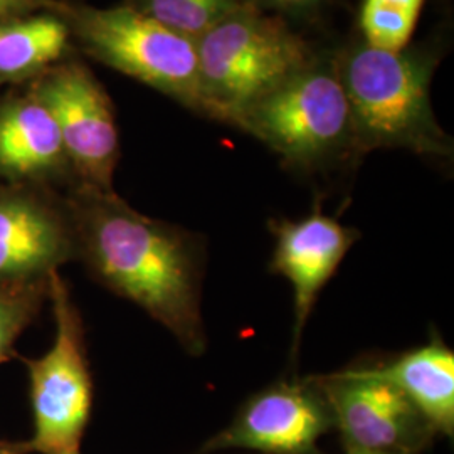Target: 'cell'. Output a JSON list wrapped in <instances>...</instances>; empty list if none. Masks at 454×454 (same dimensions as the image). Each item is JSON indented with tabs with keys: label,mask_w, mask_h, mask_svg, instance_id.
I'll return each mask as SVG.
<instances>
[{
	"label": "cell",
	"mask_w": 454,
	"mask_h": 454,
	"mask_svg": "<svg viewBox=\"0 0 454 454\" xmlns=\"http://www.w3.org/2000/svg\"><path fill=\"white\" fill-rule=\"evenodd\" d=\"M76 254L110 292L165 326L191 356L207 348L200 313L202 254L194 236L84 187L74 202Z\"/></svg>",
	"instance_id": "cell-1"
},
{
	"label": "cell",
	"mask_w": 454,
	"mask_h": 454,
	"mask_svg": "<svg viewBox=\"0 0 454 454\" xmlns=\"http://www.w3.org/2000/svg\"><path fill=\"white\" fill-rule=\"evenodd\" d=\"M434 61L421 52L362 44L337 67L350 105L357 152L406 148L448 157L451 140L439 127L429 88Z\"/></svg>",
	"instance_id": "cell-2"
},
{
	"label": "cell",
	"mask_w": 454,
	"mask_h": 454,
	"mask_svg": "<svg viewBox=\"0 0 454 454\" xmlns=\"http://www.w3.org/2000/svg\"><path fill=\"white\" fill-rule=\"evenodd\" d=\"M195 44L211 118L234 127L249 105L313 65L300 35L247 2Z\"/></svg>",
	"instance_id": "cell-3"
},
{
	"label": "cell",
	"mask_w": 454,
	"mask_h": 454,
	"mask_svg": "<svg viewBox=\"0 0 454 454\" xmlns=\"http://www.w3.org/2000/svg\"><path fill=\"white\" fill-rule=\"evenodd\" d=\"M84 49L98 61L211 116L202 90L197 44L131 5H59Z\"/></svg>",
	"instance_id": "cell-4"
},
{
	"label": "cell",
	"mask_w": 454,
	"mask_h": 454,
	"mask_svg": "<svg viewBox=\"0 0 454 454\" xmlns=\"http://www.w3.org/2000/svg\"><path fill=\"white\" fill-rule=\"evenodd\" d=\"M238 129L254 135L285 160L315 168L357 152L354 123L337 69L309 66L239 114Z\"/></svg>",
	"instance_id": "cell-5"
},
{
	"label": "cell",
	"mask_w": 454,
	"mask_h": 454,
	"mask_svg": "<svg viewBox=\"0 0 454 454\" xmlns=\"http://www.w3.org/2000/svg\"><path fill=\"white\" fill-rule=\"evenodd\" d=\"M48 298L56 324L54 341L39 358H24L31 382L33 439L22 453L80 454L93 406L82 315L63 276H48Z\"/></svg>",
	"instance_id": "cell-6"
},
{
	"label": "cell",
	"mask_w": 454,
	"mask_h": 454,
	"mask_svg": "<svg viewBox=\"0 0 454 454\" xmlns=\"http://www.w3.org/2000/svg\"><path fill=\"white\" fill-rule=\"evenodd\" d=\"M345 448L418 453L434 434L406 394L369 367L315 377Z\"/></svg>",
	"instance_id": "cell-7"
},
{
	"label": "cell",
	"mask_w": 454,
	"mask_h": 454,
	"mask_svg": "<svg viewBox=\"0 0 454 454\" xmlns=\"http://www.w3.org/2000/svg\"><path fill=\"white\" fill-rule=\"evenodd\" d=\"M54 118L67 162L84 187L110 192L120 157L118 130L110 98L82 65L56 67L34 88Z\"/></svg>",
	"instance_id": "cell-8"
},
{
	"label": "cell",
	"mask_w": 454,
	"mask_h": 454,
	"mask_svg": "<svg viewBox=\"0 0 454 454\" xmlns=\"http://www.w3.org/2000/svg\"><path fill=\"white\" fill-rule=\"evenodd\" d=\"M332 427V409L315 377L279 380L251 395L202 451L313 454L318 439Z\"/></svg>",
	"instance_id": "cell-9"
},
{
	"label": "cell",
	"mask_w": 454,
	"mask_h": 454,
	"mask_svg": "<svg viewBox=\"0 0 454 454\" xmlns=\"http://www.w3.org/2000/svg\"><path fill=\"white\" fill-rule=\"evenodd\" d=\"M271 232L275 234V249L270 270L286 278L294 294L292 354L296 356L318 294L357 243L358 232L325 215L318 207L300 221L271 223Z\"/></svg>",
	"instance_id": "cell-10"
},
{
	"label": "cell",
	"mask_w": 454,
	"mask_h": 454,
	"mask_svg": "<svg viewBox=\"0 0 454 454\" xmlns=\"http://www.w3.org/2000/svg\"><path fill=\"white\" fill-rule=\"evenodd\" d=\"M74 254L59 214L29 195H0V283L44 281Z\"/></svg>",
	"instance_id": "cell-11"
},
{
	"label": "cell",
	"mask_w": 454,
	"mask_h": 454,
	"mask_svg": "<svg viewBox=\"0 0 454 454\" xmlns=\"http://www.w3.org/2000/svg\"><path fill=\"white\" fill-rule=\"evenodd\" d=\"M65 146L48 108L31 95L0 108V176L39 179L61 170Z\"/></svg>",
	"instance_id": "cell-12"
},
{
	"label": "cell",
	"mask_w": 454,
	"mask_h": 454,
	"mask_svg": "<svg viewBox=\"0 0 454 454\" xmlns=\"http://www.w3.org/2000/svg\"><path fill=\"white\" fill-rule=\"evenodd\" d=\"M369 369L403 390L434 433L453 436L454 352L438 335L389 364Z\"/></svg>",
	"instance_id": "cell-13"
},
{
	"label": "cell",
	"mask_w": 454,
	"mask_h": 454,
	"mask_svg": "<svg viewBox=\"0 0 454 454\" xmlns=\"http://www.w3.org/2000/svg\"><path fill=\"white\" fill-rule=\"evenodd\" d=\"M69 27L56 14L0 20V80H20L61 58Z\"/></svg>",
	"instance_id": "cell-14"
},
{
	"label": "cell",
	"mask_w": 454,
	"mask_h": 454,
	"mask_svg": "<svg viewBox=\"0 0 454 454\" xmlns=\"http://www.w3.org/2000/svg\"><path fill=\"white\" fill-rule=\"evenodd\" d=\"M244 0H133L131 7L197 43Z\"/></svg>",
	"instance_id": "cell-15"
},
{
	"label": "cell",
	"mask_w": 454,
	"mask_h": 454,
	"mask_svg": "<svg viewBox=\"0 0 454 454\" xmlns=\"http://www.w3.org/2000/svg\"><path fill=\"white\" fill-rule=\"evenodd\" d=\"M424 0H364L360 27L365 44L382 51L406 49Z\"/></svg>",
	"instance_id": "cell-16"
},
{
	"label": "cell",
	"mask_w": 454,
	"mask_h": 454,
	"mask_svg": "<svg viewBox=\"0 0 454 454\" xmlns=\"http://www.w3.org/2000/svg\"><path fill=\"white\" fill-rule=\"evenodd\" d=\"M48 296V279L33 283H0V364L14 354L24 328L33 322Z\"/></svg>",
	"instance_id": "cell-17"
},
{
	"label": "cell",
	"mask_w": 454,
	"mask_h": 454,
	"mask_svg": "<svg viewBox=\"0 0 454 454\" xmlns=\"http://www.w3.org/2000/svg\"><path fill=\"white\" fill-rule=\"evenodd\" d=\"M44 9L58 14L59 5L52 0H0V20L29 17Z\"/></svg>",
	"instance_id": "cell-18"
},
{
	"label": "cell",
	"mask_w": 454,
	"mask_h": 454,
	"mask_svg": "<svg viewBox=\"0 0 454 454\" xmlns=\"http://www.w3.org/2000/svg\"><path fill=\"white\" fill-rule=\"evenodd\" d=\"M345 454H416L409 451H365V450H352L345 448Z\"/></svg>",
	"instance_id": "cell-19"
},
{
	"label": "cell",
	"mask_w": 454,
	"mask_h": 454,
	"mask_svg": "<svg viewBox=\"0 0 454 454\" xmlns=\"http://www.w3.org/2000/svg\"><path fill=\"white\" fill-rule=\"evenodd\" d=\"M273 2L279 5H288V7H303V5H309L317 0H273Z\"/></svg>",
	"instance_id": "cell-20"
},
{
	"label": "cell",
	"mask_w": 454,
	"mask_h": 454,
	"mask_svg": "<svg viewBox=\"0 0 454 454\" xmlns=\"http://www.w3.org/2000/svg\"><path fill=\"white\" fill-rule=\"evenodd\" d=\"M0 454H22L20 446H9L0 441Z\"/></svg>",
	"instance_id": "cell-21"
}]
</instances>
